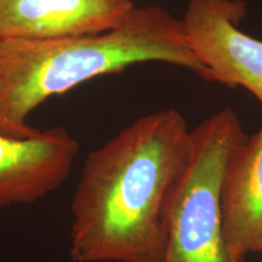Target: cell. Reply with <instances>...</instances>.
Segmentation results:
<instances>
[{"mask_svg":"<svg viewBox=\"0 0 262 262\" xmlns=\"http://www.w3.org/2000/svg\"><path fill=\"white\" fill-rule=\"evenodd\" d=\"M189 148L187 120L169 108L139 118L90 152L72 199V260L162 262L166 199Z\"/></svg>","mask_w":262,"mask_h":262,"instance_id":"1","label":"cell"},{"mask_svg":"<svg viewBox=\"0 0 262 262\" xmlns=\"http://www.w3.org/2000/svg\"><path fill=\"white\" fill-rule=\"evenodd\" d=\"M163 62L205 81L211 74L187 40L182 18L162 6L134 8L110 31L44 40H0V134L26 137L35 108L56 95L133 64Z\"/></svg>","mask_w":262,"mask_h":262,"instance_id":"2","label":"cell"},{"mask_svg":"<svg viewBox=\"0 0 262 262\" xmlns=\"http://www.w3.org/2000/svg\"><path fill=\"white\" fill-rule=\"evenodd\" d=\"M247 139L231 107L211 114L191 130L187 164L166 199V245L162 262L247 261L228 250L220 209L226 168Z\"/></svg>","mask_w":262,"mask_h":262,"instance_id":"3","label":"cell"},{"mask_svg":"<svg viewBox=\"0 0 262 262\" xmlns=\"http://www.w3.org/2000/svg\"><path fill=\"white\" fill-rule=\"evenodd\" d=\"M245 14L243 0H188L182 22L212 83L244 88L262 104V40L239 28Z\"/></svg>","mask_w":262,"mask_h":262,"instance_id":"4","label":"cell"},{"mask_svg":"<svg viewBox=\"0 0 262 262\" xmlns=\"http://www.w3.org/2000/svg\"><path fill=\"white\" fill-rule=\"evenodd\" d=\"M79 145L64 127L31 136L0 134V208L40 201L68 179Z\"/></svg>","mask_w":262,"mask_h":262,"instance_id":"5","label":"cell"},{"mask_svg":"<svg viewBox=\"0 0 262 262\" xmlns=\"http://www.w3.org/2000/svg\"><path fill=\"white\" fill-rule=\"evenodd\" d=\"M133 0H0V40H44L110 31Z\"/></svg>","mask_w":262,"mask_h":262,"instance_id":"6","label":"cell"},{"mask_svg":"<svg viewBox=\"0 0 262 262\" xmlns=\"http://www.w3.org/2000/svg\"><path fill=\"white\" fill-rule=\"evenodd\" d=\"M222 233L238 258L262 253V122L235 149L221 185Z\"/></svg>","mask_w":262,"mask_h":262,"instance_id":"7","label":"cell"}]
</instances>
